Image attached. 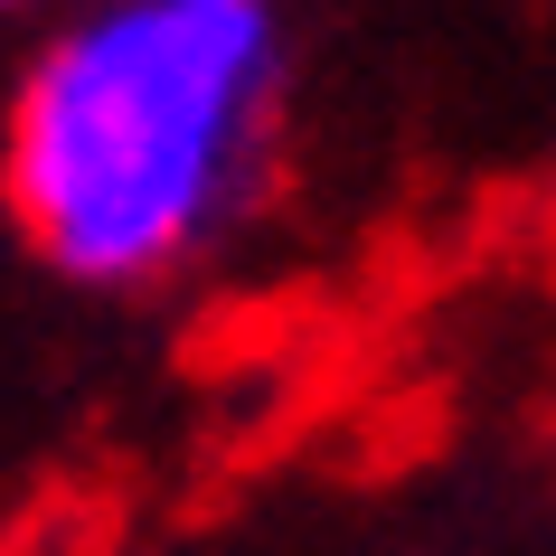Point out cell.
<instances>
[{
    "mask_svg": "<svg viewBox=\"0 0 556 556\" xmlns=\"http://www.w3.org/2000/svg\"><path fill=\"white\" fill-rule=\"evenodd\" d=\"M274 0H114L48 48L10 114V207L76 283L161 274L245 179Z\"/></svg>",
    "mask_w": 556,
    "mask_h": 556,
    "instance_id": "1",
    "label": "cell"
},
{
    "mask_svg": "<svg viewBox=\"0 0 556 556\" xmlns=\"http://www.w3.org/2000/svg\"><path fill=\"white\" fill-rule=\"evenodd\" d=\"M0 10H20V0H0Z\"/></svg>",
    "mask_w": 556,
    "mask_h": 556,
    "instance_id": "2",
    "label": "cell"
}]
</instances>
